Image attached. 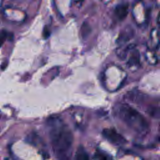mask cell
<instances>
[{
	"label": "cell",
	"mask_w": 160,
	"mask_h": 160,
	"mask_svg": "<svg viewBox=\"0 0 160 160\" xmlns=\"http://www.w3.org/2000/svg\"><path fill=\"white\" fill-rule=\"evenodd\" d=\"M128 4L121 3L116 6L114 9V14L119 20L124 19L128 14Z\"/></svg>",
	"instance_id": "obj_4"
},
{
	"label": "cell",
	"mask_w": 160,
	"mask_h": 160,
	"mask_svg": "<svg viewBox=\"0 0 160 160\" xmlns=\"http://www.w3.org/2000/svg\"><path fill=\"white\" fill-rule=\"evenodd\" d=\"M42 35H43V37L44 38L46 39L48 38L49 35H50V31L49 30V29L47 28V27H45L44 30H43V33H42Z\"/></svg>",
	"instance_id": "obj_9"
},
{
	"label": "cell",
	"mask_w": 160,
	"mask_h": 160,
	"mask_svg": "<svg viewBox=\"0 0 160 160\" xmlns=\"http://www.w3.org/2000/svg\"><path fill=\"white\" fill-rule=\"evenodd\" d=\"M89 156L82 146H79L76 150L74 160H88Z\"/></svg>",
	"instance_id": "obj_5"
},
{
	"label": "cell",
	"mask_w": 160,
	"mask_h": 160,
	"mask_svg": "<svg viewBox=\"0 0 160 160\" xmlns=\"http://www.w3.org/2000/svg\"><path fill=\"white\" fill-rule=\"evenodd\" d=\"M49 136L55 157L58 160H70L72 151L73 134L69 127L57 116L47 119Z\"/></svg>",
	"instance_id": "obj_1"
},
{
	"label": "cell",
	"mask_w": 160,
	"mask_h": 160,
	"mask_svg": "<svg viewBox=\"0 0 160 160\" xmlns=\"http://www.w3.org/2000/svg\"><path fill=\"white\" fill-rule=\"evenodd\" d=\"M116 113L125 124L137 132H146L149 128L146 119L138 111L128 104L119 105L116 109Z\"/></svg>",
	"instance_id": "obj_2"
},
{
	"label": "cell",
	"mask_w": 160,
	"mask_h": 160,
	"mask_svg": "<svg viewBox=\"0 0 160 160\" xmlns=\"http://www.w3.org/2000/svg\"><path fill=\"white\" fill-rule=\"evenodd\" d=\"M4 160H14V159H11V158H5Z\"/></svg>",
	"instance_id": "obj_10"
},
{
	"label": "cell",
	"mask_w": 160,
	"mask_h": 160,
	"mask_svg": "<svg viewBox=\"0 0 160 160\" xmlns=\"http://www.w3.org/2000/svg\"><path fill=\"white\" fill-rule=\"evenodd\" d=\"M103 136L110 142L115 145H121L126 143V139L114 129L106 128L102 131Z\"/></svg>",
	"instance_id": "obj_3"
},
{
	"label": "cell",
	"mask_w": 160,
	"mask_h": 160,
	"mask_svg": "<svg viewBox=\"0 0 160 160\" xmlns=\"http://www.w3.org/2000/svg\"><path fill=\"white\" fill-rule=\"evenodd\" d=\"M81 32H82V36L83 38H85L86 36H87L89 32H90V28L88 26V24L86 23H84L83 25L82 26V28H81Z\"/></svg>",
	"instance_id": "obj_7"
},
{
	"label": "cell",
	"mask_w": 160,
	"mask_h": 160,
	"mask_svg": "<svg viewBox=\"0 0 160 160\" xmlns=\"http://www.w3.org/2000/svg\"><path fill=\"white\" fill-rule=\"evenodd\" d=\"M8 38V32L6 31H1L0 32V47L5 42L6 39Z\"/></svg>",
	"instance_id": "obj_8"
},
{
	"label": "cell",
	"mask_w": 160,
	"mask_h": 160,
	"mask_svg": "<svg viewBox=\"0 0 160 160\" xmlns=\"http://www.w3.org/2000/svg\"><path fill=\"white\" fill-rule=\"evenodd\" d=\"M139 58L140 56L138 51L134 50L131 54L127 64L129 67H132L138 65L139 64Z\"/></svg>",
	"instance_id": "obj_6"
}]
</instances>
